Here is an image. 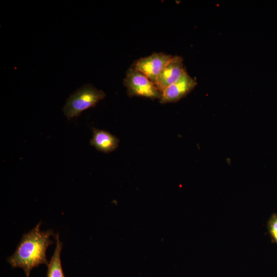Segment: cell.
<instances>
[{"mask_svg":"<svg viewBox=\"0 0 277 277\" xmlns=\"http://www.w3.org/2000/svg\"><path fill=\"white\" fill-rule=\"evenodd\" d=\"M92 138L90 145L99 151L109 153L114 151L120 143L118 138L105 130L95 128L92 129Z\"/></svg>","mask_w":277,"mask_h":277,"instance_id":"cell-7","label":"cell"},{"mask_svg":"<svg viewBox=\"0 0 277 277\" xmlns=\"http://www.w3.org/2000/svg\"><path fill=\"white\" fill-rule=\"evenodd\" d=\"M266 226L272 242L277 245V213H273L270 215Z\"/></svg>","mask_w":277,"mask_h":277,"instance_id":"cell-9","label":"cell"},{"mask_svg":"<svg viewBox=\"0 0 277 277\" xmlns=\"http://www.w3.org/2000/svg\"><path fill=\"white\" fill-rule=\"evenodd\" d=\"M123 83L129 97H144L151 100L161 98L162 94L156 85L133 67L127 71Z\"/></svg>","mask_w":277,"mask_h":277,"instance_id":"cell-3","label":"cell"},{"mask_svg":"<svg viewBox=\"0 0 277 277\" xmlns=\"http://www.w3.org/2000/svg\"><path fill=\"white\" fill-rule=\"evenodd\" d=\"M172 56L162 52H155L137 60L133 67L145 74L155 85L159 75Z\"/></svg>","mask_w":277,"mask_h":277,"instance_id":"cell-4","label":"cell"},{"mask_svg":"<svg viewBox=\"0 0 277 277\" xmlns=\"http://www.w3.org/2000/svg\"><path fill=\"white\" fill-rule=\"evenodd\" d=\"M55 239L56 240V246L53 255L47 265L46 277H65L61 259V252L63 244L60 240L58 234H56Z\"/></svg>","mask_w":277,"mask_h":277,"instance_id":"cell-8","label":"cell"},{"mask_svg":"<svg viewBox=\"0 0 277 277\" xmlns=\"http://www.w3.org/2000/svg\"><path fill=\"white\" fill-rule=\"evenodd\" d=\"M183 58L179 56H173L159 75L155 85L162 92L169 86L178 81L186 72Z\"/></svg>","mask_w":277,"mask_h":277,"instance_id":"cell-5","label":"cell"},{"mask_svg":"<svg viewBox=\"0 0 277 277\" xmlns=\"http://www.w3.org/2000/svg\"><path fill=\"white\" fill-rule=\"evenodd\" d=\"M41 223L23 234L15 252L7 260L12 268L23 269L26 277H29L33 268L48 264L46 252L48 246L53 243L50 236L54 233L51 229L41 231Z\"/></svg>","mask_w":277,"mask_h":277,"instance_id":"cell-1","label":"cell"},{"mask_svg":"<svg viewBox=\"0 0 277 277\" xmlns=\"http://www.w3.org/2000/svg\"><path fill=\"white\" fill-rule=\"evenodd\" d=\"M196 85V81L186 72L178 81L162 92L160 103L164 104L176 102L190 93Z\"/></svg>","mask_w":277,"mask_h":277,"instance_id":"cell-6","label":"cell"},{"mask_svg":"<svg viewBox=\"0 0 277 277\" xmlns=\"http://www.w3.org/2000/svg\"><path fill=\"white\" fill-rule=\"evenodd\" d=\"M106 96L105 92L91 84H86L77 90L68 98L63 108L68 118L78 116L84 110L94 107Z\"/></svg>","mask_w":277,"mask_h":277,"instance_id":"cell-2","label":"cell"}]
</instances>
